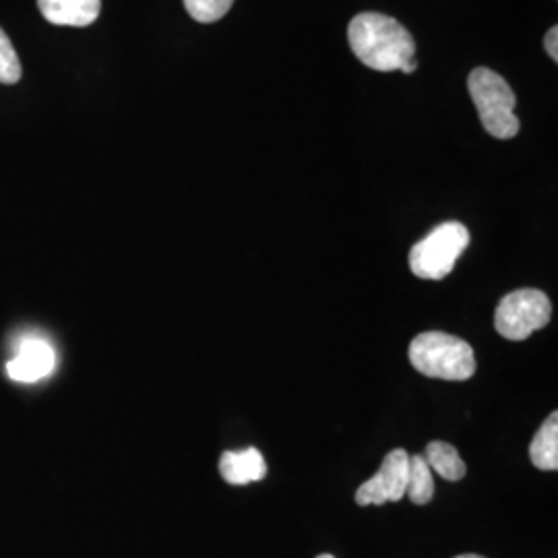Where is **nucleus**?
I'll use <instances>...</instances> for the list:
<instances>
[{
  "instance_id": "nucleus-1",
  "label": "nucleus",
  "mask_w": 558,
  "mask_h": 558,
  "mask_svg": "<svg viewBox=\"0 0 558 558\" xmlns=\"http://www.w3.org/2000/svg\"><path fill=\"white\" fill-rule=\"evenodd\" d=\"M348 40L362 64L375 71H401L408 60L416 59V41L410 32L387 15L360 13L350 21Z\"/></svg>"
},
{
  "instance_id": "nucleus-2",
  "label": "nucleus",
  "mask_w": 558,
  "mask_h": 558,
  "mask_svg": "<svg viewBox=\"0 0 558 558\" xmlns=\"http://www.w3.org/2000/svg\"><path fill=\"white\" fill-rule=\"evenodd\" d=\"M410 362L420 375L440 380H468L476 373V356L468 341L442 331H426L410 343Z\"/></svg>"
},
{
  "instance_id": "nucleus-3",
  "label": "nucleus",
  "mask_w": 558,
  "mask_h": 558,
  "mask_svg": "<svg viewBox=\"0 0 558 558\" xmlns=\"http://www.w3.org/2000/svg\"><path fill=\"white\" fill-rule=\"evenodd\" d=\"M468 87L478 108L482 126L495 140H513L519 133V119L515 114L518 98L509 83L499 73L480 66L472 71Z\"/></svg>"
},
{
  "instance_id": "nucleus-4",
  "label": "nucleus",
  "mask_w": 558,
  "mask_h": 558,
  "mask_svg": "<svg viewBox=\"0 0 558 558\" xmlns=\"http://www.w3.org/2000/svg\"><path fill=\"white\" fill-rule=\"evenodd\" d=\"M470 244V232L461 221H445L410 251V269L420 279H445Z\"/></svg>"
},
{
  "instance_id": "nucleus-5",
  "label": "nucleus",
  "mask_w": 558,
  "mask_h": 558,
  "mask_svg": "<svg viewBox=\"0 0 558 558\" xmlns=\"http://www.w3.org/2000/svg\"><path fill=\"white\" fill-rule=\"evenodd\" d=\"M553 304L548 296L534 288H523L500 300L495 313V327L511 341H523L550 323Z\"/></svg>"
},
{
  "instance_id": "nucleus-6",
  "label": "nucleus",
  "mask_w": 558,
  "mask_h": 558,
  "mask_svg": "<svg viewBox=\"0 0 558 558\" xmlns=\"http://www.w3.org/2000/svg\"><path fill=\"white\" fill-rule=\"evenodd\" d=\"M408 474H410V456L405 449H393L387 453L379 472L366 480L356 490V502L360 507L368 505H385L398 502L405 497L408 490Z\"/></svg>"
},
{
  "instance_id": "nucleus-7",
  "label": "nucleus",
  "mask_w": 558,
  "mask_h": 558,
  "mask_svg": "<svg viewBox=\"0 0 558 558\" xmlns=\"http://www.w3.org/2000/svg\"><path fill=\"white\" fill-rule=\"evenodd\" d=\"M54 352L44 339H25L20 354L7 364V375L17 383H36L54 371Z\"/></svg>"
},
{
  "instance_id": "nucleus-8",
  "label": "nucleus",
  "mask_w": 558,
  "mask_h": 558,
  "mask_svg": "<svg viewBox=\"0 0 558 558\" xmlns=\"http://www.w3.org/2000/svg\"><path fill=\"white\" fill-rule=\"evenodd\" d=\"M44 20L62 27H87L100 17L101 0H38Z\"/></svg>"
},
{
  "instance_id": "nucleus-9",
  "label": "nucleus",
  "mask_w": 558,
  "mask_h": 558,
  "mask_svg": "<svg viewBox=\"0 0 558 558\" xmlns=\"http://www.w3.org/2000/svg\"><path fill=\"white\" fill-rule=\"evenodd\" d=\"M221 478L232 486H244L267 476V463L259 449L248 447L244 451H226L220 459Z\"/></svg>"
},
{
  "instance_id": "nucleus-10",
  "label": "nucleus",
  "mask_w": 558,
  "mask_h": 558,
  "mask_svg": "<svg viewBox=\"0 0 558 558\" xmlns=\"http://www.w3.org/2000/svg\"><path fill=\"white\" fill-rule=\"evenodd\" d=\"M532 463L544 472L558 470V414L553 412L546 422L539 426L536 437L530 445Z\"/></svg>"
},
{
  "instance_id": "nucleus-11",
  "label": "nucleus",
  "mask_w": 558,
  "mask_h": 558,
  "mask_svg": "<svg viewBox=\"0 0 558 558\" xmlns=\"http://www.w3.org/2000/svg\"><path fill=\"white\" fill-rule=\"evenodd\" d=\"M424 459L430 470H435L440 478L449 480V482H458L468 472L463 459L459 458L458 449L442 440L428 442L426 451H424Z\"/></svg>"
},
{
  "instance_id": "nucleus-12",
  "label": "nucleus",
  "mask_w": 558,
  "mask_h": 558,
  "mask_svg": "<svg viewBox=\"0 0 558 558\" xmlns=\"http://www.w3.org/2000/svg\"><path fill=\"white\" fill-rule=\"evenodd\" d=\"M405 497L414 505H426L435 497L433 470L428 468L424 456H410V474H408Z\"/></svg>"
},
{
  "instance_id": "nucleus-13",
  "label": "nucleus",
  "mask_w": 558,
  "mask_h": 558,
  "mask_svg": "<svg viewBox=\"0 0 558 558\" xmlns=\"http://www.w3.org/2000/svg\"><path fill=\"white\" fill-rule=\"evenodd\" d=\"M232 4L234 0H184V9L199 23L220 21L232 9Z\"/></svg>"
},
{
  "instance_id": "nucleus-14",
  "label": "nucleus",
  "mask_w": 558,
  "mask_h": 558,
  "mask_svg": "<svg viewBox=\"0 0 558 558\" xmlns=\"http://www.w3.org/2000/svg\"><path fill=\"white\" fill-rule=\"evenodd\" d=\"M21 80V62L9 36L0 27V83L15 85Z\"/></svg>"
},
{
  "instance_id": "nucleus-15",
  "label": "nucleus",
  "mask_w": 558,
  "mask_h": 558,
  "mask_svg": "<svg viewBox=\"0 0 558 558\" xmlns=\"http://www.w3.org/2000/svg\"><path fill=\"white\" fill-rule=\"evenodd\" d=\"M544 48L548 52V57L553 60H558V29L557 27H550V32L546 34L544 38Z\"/></svg>"
},
{
  "instance_id": "nucleus-16",
  "label": "nucleus",
  "mask_w": 558,
  "mask_h": 558,
  "mask_svg": "<svg viewBox=\"0 0 558 558\" xmlns=\"http://www.w3.org/2000/svg\"><path fill=\"white\" fill-rule=\"evenodd\" d=\"M416 69H418V60H408V62L401 66V73H405V75H412Z\"/></svg>"
},
{
  "instance_id": "nucleus-17",
  "label": "nucleus",
  "mask_w": 558,
  "mask_h": 558,
  "mask_svg": "<svg viewBox=\"0 0 558 558\" xmlns=\"http://www.w3.org/2000/svg\"><path fill=\"white\" fill-rule=\"evenodd\" d=\"M456 558H484V557H478V555H461V557H456Z\"/></svg>"
},
{
  "instance_id": "nucleus-18",
  "label": "nucleus",
  "mask_w": 558,
  "mask_h": 558,
  "mask_svg": "<svg viewBox=\"0 0 558 558\" xmlns=\"http://www.w3.org/2000/svg\"><path fill=\"white\" fill-rule=\"evenodd\" d=\"M317 558H336V557H331V555H320V557H317Z\"/></svg>"
}]
</instances>
